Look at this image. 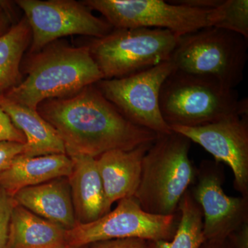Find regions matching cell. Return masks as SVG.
I'll list each match as a JSON object with an SVG mask.
<instances>
[{"label":"cell","mask_w":248,"mask_h":248,"mask_svg":"<svg viewBox=\"0 0 248 248\" xmlns=\"http://www.w3.org/2000/svg\"><path fill=\"white\" fill-rule=\"evenodd\" d=\"M37 110L57 130L69 157L97 158L113 150L131 151L159 136L127 120L95 84L70 97L46 100Z\"/></svg>","instance_id":"6da1fadb"},{"label":"cell","mask_w":248,"mask_h":248,"mask_svg":"<svg viewBox=\"0 0 248 248\" xmlns=\"http://www.w3.org/2000/svg\"><path fill=\"white\" fill-rule=\"evenodd\" d=\"M24 70L25 79L4 94L34 110L46 100L70 97L104 79L88 45L54 42L30 54Z\"/></svg>","instance_id":"7a4b0ae2"},{"label":"cell","mask_w":248,"mask_h":248,"mask_svg":"<svg viewBox=\"0 0 248 248\" xmlns=\"http://www.w3.org/2000/svg\"><path fill=\"white\" fill-rule=\"evenodd\" d=\"M248 99L211 77L176 69L165 80L159 94L161 115L170 127H197L235 115H248Z\"/></svg>","instance_id":"3957f363"},{"label":"cell","mask_w":248,"mask_h":248,"mask_svg":"<svg viewBox=\"0 0 248 248\" xmlns=\"http://www.w3.org/2000/svg\"><path fill=\"white\" fill-rule=\"evenodd\" d=\"M190 140L172 131L159 135L142 161L134 198L147 213L175 215L184 194L195 182L197 169L189 156Z\"/></svg>","instance_id":"277c9868"},{"label":"cell","mask_w":248,"mask_h":248,"mask_svg":"<svg viewBox=\"0 0 248 248\" xmlns=\"http://www.w3.org/2000/svg\"><path fill=\"white\" fill-rule=\"evenodd\" d=\"M179 38L165 29H114L88 46L103 79H120L170 60Z\"/></svg>","instance_id":"5b68a950"},{"label":"cell","mask_w":248,"mask_h":248,"mask_svg":"<svg viewBox=\"0 0 248 248\" xmlns=\"http://www.w3.org/2000/svg\"><path fill=\"white\" fill-rule=\"evenodd\" d=\"M248 46L239 34L206 27L180 36L170 60L176 69L211 77L235 89L244 79Z\"/></svg>","instance_id":"8992f818"},{"label":"cell","mask_w":248,"mask_h":248,"mask_svg":"<svg viewBox=\"0 0 248 248\" xmlns=\"http://www.w3.org/2000/svg\"><path fill=\"white\" fill-rule=\"evenodd\" d=\"M177 214L153 215L143 210L134 197L119 201L117 208L95 221L76 223L66 231L67 248H78L102 241L139 239L148 241L172 239L178 225Z\"/></svg>","instance_id":"52a82bcc"},{"label":"cell","mask_w":248,"mask_h":248,"mask_svg":"<svg viewBox=\"0 0 248 248\" xmlns=\"http://www.w3.org/2000/svg\"><path fill=\"white\" fill-rule=\"evenodd\" d=\"M175 70L169 60L133 76L100 80L95 86L130 122L157 135H165L172 130L161 115L160 91L165 80Z\"/></svg>","instance_id":"ba28073f"},{"label":"cell","mask_w":248,"mask_h":248,"mask_svg":"<svg viewBox=\"0 0 248 248\" xmlns=\"http://www.w3.org/2000/svg\"><path fill=\"white\" fill-rule=\"evenodd\" d=\"M97 11L114 29H165L178 36L208 27L203 11L163 0H86L81 1Z\"/></svg>","instance_id":"9c48e42d"},{"label":"cell","mask_w":248,"mask_h":248,"mask_svg":"<svg viewBox=\"0 0 248 248\" xmlns=\"http://www.w3.org/2000/svg\"><path fill=\"white\" fill-rule=\"evenodd\" d=\"M32 31L30 54L37 53L61 37L73 35L101 38L114 28L96 17L82 1L75 0H18Z\"/></svg>","instance_id":"30bf717a"},{"label":"cell","mask_w":248,"mask_h":248,"mask_svg":"<svg viewBox=\"0 0 248 248\" xmlns=\"http://www.w3.org/2000/svg\"><path fill=\"white\" fill-rule=\"evenodd\" d=\"M224 168L221 163L203 160L190 187L203 213V231L207 241L227 239L248 222V198L225 193Z\"/></svg>","instance_id":"8fae6325"},{"label":"cell","mask_w":248,"mask_h":248,"mask_svg":"<svg viewBox=\"0 0 248 248\" xmlns=\"http://www.w3.org/2000/svg\"><path fill=\"white\" fill-rule=\"evenodd\" d=\"M170 128L200 145L215 161L228 165L234 175L235 190L248 198V115H235L201 126L172 125Z\"/></svg>","instance_id":"7c38bea8"},{"label":"cell","mask_w":248,"mask_h":248,"mask_svg":"<svg viewBox=\"0 0 248 248\" xmlns=\"http://www.w3.org/2000/svg\"><path fill=\"white\" fill-rule=\"evenodd\" d=\"M152 143L131 151L113 150L96 158L104 187L107 214L117 201L135 195L141 178L142 161Z\"/></svg>","instance_id":"4fadbf2b"},{"label":"cell","mask_w":248,"mask_h":248,"mask_svg":"<svg viewBox=\"0 0 248 248\" xmlns=\"http://www.w3.org/2000/svg\"><path fill=\"white\" fill-rule=\"evenodd\" d=\"M73 162L66 154L39 156H16L7 169L0 172V187L11 197L26 187L50 180L68 177Z\"/></svg>","instance_id":"5bb4252c"},{"label":"cell","mask_w":248,"mask_h":248,"mask_svg":"<svg viewBox=\"0 0 248 248\" xmlns=\"http://www.w3.org/2000/svg\"><path fill=\"white\" fill-rule=\"evenodd\" d=\"M69 179L72 202L79 223L99 219L107 214L105 195L97 159L84 155L71 156Z\"/></svg>","instance_id":"9a60e30c"},{"label":"cell","mask_w":248,"mask_h":248,"mask_svg":"<svg viewBox=\"0 0 248 248\" xmlns=\"http://www.w3.org/2000/svg\"><path fill=\"white\" fill-rule=\"evenodd\" d=\"M57 179L22 189L13 199L16 205L70 230L77 223L71 189L69 184Z\"/></svg>","instance_id":"2e32d148"},{"label":"cell","mask_w":248,"mask_h":248,"mask_svg":"<svg viewBox=\"0 0 248 248\" xmlns=\"http://www.w3.org/2000/svg\"><path fill=\"white\" fill-rule=\"evenodd\" d=\"M0 108L25 136L22 155L39 156L66 154L64 144L58 132L37 110L14 102L4 94H0Z\"/></svg>","instance_id":"e0dca14e"},{"label":"cell","mask_w":248,"mask_h":248,"mask_svg":"<svg viewBox=\"0 0 248 248\" xmlns=\"http://www.w3.org/2000/svg\"><path fill=\"white\" fill-rule=\"evenodd\" d=\"M66 228L15 205L7 248H67Z\"/></svg>","instance_id":"ac0fdd59"},{"label":"cell","mask_w":248,"mask_h":248,"mask_svg":"<svg viewBox=\"0 0 248 248\" xmlns=\"http://www.w3.org/2000/svg\"><path fill=\"white\" fill-rule=\"evenodd\" d=\"M31 41L32 31L25 17L0 36V94L21 82V62Z\"/></svg>","instance_id":"d6986e66"},{"label":"cell","mask_w":248,"mask_h":248,"mask_svg":"<svg viewBox=\"0 0 248 248\" xmlns=\"http://www.w3.org/2000/svg\"><path fill=\"white\" fill-rule=\"evenodd\" d=\"M180 213L177 229L170 241H149L151 248H200L204 241L203 213L195 202L190 189L184 194L179 204Z\"/></svg>","instance_id":"ffe728a7"},{"label":"cell","mask_w":248,"mask_h":248,"mask_svg":"<svg viewBox=\"0 0 248 248\" xmlns=\"http://www.w3.org/2000/svg\"><path fill=\"white\" fill-rule=\"evenodd\" d=\"M208 27L231 31L248 39V0H223L208 15Z\"/></svg>","instance_id":"44dd1931"},{"label":"cell","mask_w":248,"mask_h":248,"mask_svg":"<svg viewBox=\"0 0 248 248\" xmlns=\"http://www.w3.org/2000/svg\"><path fill=\"white\" fill-rule=\"evenodd\" d=\"M16 205L13 197L0 187V248H7L10 223Z\"/></svg>","instance_id":"7402d4cb"},{"label":"cell","mask_w":248,"mask_h":248,"mask_svg":"<svg viewBox=\"0 0 248 248\" xmlns=\"http://www.w3.org/2000/svg\"><path fill=\"white\" fill-rule=\"evenodd\" d=\"M0 142L26 143V138L21 130L14 125L9 116L0 108Z\"/></svg>","instance_id":"603a6c76"},{"label":"cell","mask_w":248,"mask_h":248,"mask_svg":"<svg viewBox=\"0 0 248 248\" xmlns=\"http://www.w3.org/2000/svg\"><path fill=\"white\" fill-rule=\"evenodd\" d=\"M25 143L0 142V172L9 167L13 160L24 151Z\"/></svg>","instance_id":"cb8c5ba5"},{"label":"cell","mask_w":248,"mask_h":248,"mask_svg":"<svg viewBox=\"0 0 248 248\" xmlns=\"http://www.w3.org/2000/svg\"><path fill=\"white\" fill-rule=\"evenodd\" d=\"M91 248H151L149 241L139 239H115L96 243Z\"/></svg>","instance_id":"d4e9b609"},{"label":"cell","mask_w":248,"mask_h":248,"mask_svg":"<svg viewBox=\"0 0 248 248\" xmlns=\"http://www.w3.org/2000/svg\"><path fill=\"white\" fill-rule=\"evenodd\" d=\"M232 248H248V222L227 238Z\"/></svg>","instance_id":"484cf974"},{"label":"cell","mask_w":248,"mask_h":248,"mask_svg":"<svg viewBox=\"0 0 248 248\" xmlns=\"http://www.w3.org/2000/svg\"><path fill=\"white\" fill-rule=\"evenodd\" d=\"M222 1L223 0H179V1H171L174 4L183 5V6H188L194 9L211 11L219 6Z\"/></svg>","instance_id":"4316f807"},{"label":"cell","mask_w":248,"mask_h":248,"mask_svg":"<svg viewBox=\"0 0 248 248\" xmlns=\"http://www.w3.org/2000/svg\"><path fill=\"white\" fill-rule=\"evenodd\" d=\"M200 248H232L228 239L221 241H207L205 240Z\"/></svg>","instance_id":"83f0119b"},{"label":"cell","mask_w":248,"mask_h":248,"mask_svg":"<svg viewBox=\"0 0 248 248\" xmlns=\"http://www.w3.org/2000/svg\"><path fill=\"white\" fill-rule=\"evenodd\" d=\"M10 20H11V19L9 16L6 14L4 10L0 8V36L9 30L11 27H9L8 24Z\"/></svg>","instance_id":"f1b7e54d"}]
</instances>
